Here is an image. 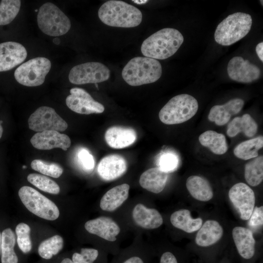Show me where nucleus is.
<instances>
[{
    "instance_id": "nucleus-28",
    "label": "nucleus",
    "mask_w": 263,
    "mask_h": 263,
    "mask_svg": "<svg viewBox=\"0 0 263 263\" xmlns=\"http://www.w3.org/2000/svg\"><path fill=\"white\" fill-rule=\"evenodd\" d=\"M201 144L208 148L213 153L222 155L227 150L225 136L215 131L209 130L202 133L199 137Z\"/></svg>"
},
{
    "instance_id": "nucleus-5",
    "label": "nucleus",
    "mask_w": 263,
    "mask_h": 263,
    "mask_svg": "<svg viewBox=\"0 0 263 263\" xmlns=\"http://www.w3.org/2000/svg\"><path fill=\"white\" fill-rule=\"evenodd\" d=\"M197 100L188 94H181L171 98L159 113L160 121L167 125L178 124L187 121L196 113Z\"/></svg>"
},
{
    "instance_id": "nucleus-10",
    "label": "nucleus",
    "mask_w": 263,
    "mask_h": 263,
    "mask_svg": "<svg viewBox=\"0 0 263 263\" xmlns=\"http://www.w3.org/2000/svg\"><path fill=\"white\" fill-rule=\"evenodd\" d=\"M29 128L38 132L47 131L63 132L68 128L67 122L51 107L38 108L28 119Z\"/></svg>"
},
{
    "instance_id": "nucleus-37",
    "label": "nucleus",
    "mask_w": 263,
    "mask_h": 263,
    "mask_svg": "<svg viewBox=\"0 0 263 263\" xmlns=\"http://www.w3.org/2000/svg\"><path fill=\"white\" fill-rule=\"evenodd\" d=\"M178 164L179 159L177 155L170 152L162 153L157 161L158 168L167 173L174 171Z\"/></svg>"
},
{
    "instance_id": "nucleus-7",
    "label": "nucleus",
    "mask_w": 263,
    "mask_h": 263,
    "mask_svg": "<svg viewBox=\"0 0 263 263\" xmlns=\"http://www.w3.org/2000/svg\"><path fill=\"white\" fill-rule=\"evenodd\" d=\"M19 196L28 210L38 217L51 221L59 217V211L56 204L34 188L22 187Z\"/></svg>"
},
{
    "instance_id": "nucleus-2",
    "label": "nucleus",
    "mask_w": 263,
    "mask_h": 263,
    "mask_svg": "<svg viewBox=\"0 0 263 263\" xmlns=\"http://www.w3.org/2000/svg\"><path fill=\"white\" fill-rule=\"evenodd\" d=\"M98 16L105 24L116 27L132 28L139 25L142 20L141 11L126 2L111 0L99 8Z\"/></svg>"
},
{
    "instance_id": "nucleus-12",
    "label": "nucleus",
    "mask_w": 263,
    "mask_h": 263,
    "mask_svg": "<svg viewBox=\"0 0 263 263\" xmlns=\"http://www.w3.org/2000/svg\"><path fill=\"white\" fill-rule=\"evenodd\" d=\"M228 196L234 206L238 210L241 218L243 220L249 219L255 202L253 190L246 184L238 183L231 188Z\"/></svg>"
},
{
    "instance_id": "nucleus-33",
    "label": "nucleus",
    "mask_w": 263,
    "mask_h": 263,
    "mask_svg": "<svg viewBox=\"0 0 263 263\" xmlns=\"http://www.w3.org/2000/svg\"><path fill=\"white\" fill-rule=\"evenodd\" d=\"M21 5L19 0H2L0 3V25L11 22L19 13Z\"/></svg>"
},
{
    "instance_id": "nucleus-11",
    "label": "nucleus",
    "mask_w": 263,
    "mask_h": 263,
    "mask_svg": "<svg viewBox=\"0 0 263 263\" xmlns=\"http://www.w3.org/2000/svg\"><path fill=\"white\" fill-rule=\"evenodd\" d=\"M66 99L67 107L72 111L80 114L101 113L104 111V106L94 100L91 95L83 89L74 88Z\"/></svg>"
},
{
    "instance_id": "nucleus-9",
    "label": "nucleus",
    "mask_w": 263,
    "mask_h": 263,
    "mask_svg": "<svg viewBox=\"0 0 263 263\" xmlns=\"http://www.w3.org/2000/svg\"><path fill=\"white\" fill-rule=\"evenodd\" d=\"M110 76V70L104 64L89 62L73 67L68 78L71 83L80 85L102 82L107 80Z\"/></svg>"
},
{
    "instance_id": "nucleus-34",
    "label": "nucleus",
    "mask_w": 263,
    "mask_h": 263,
    "mask_svg": "<svg viewBox=\"0 0 263 263\" xmlns=\"http://www.w3.org/2000/svg\"><path fill=\"white\" fill-rule=\"evenodd\" d=\"M27 180L39 189L54 194L60 191L58 184L48 177L37 173H31L27 176Z\"/></svg>"
},
{
    "instance_id": "nucleus-45",
    "label": "nucleus",
    "mask_w": 263,
    "mask_h": 263,
    "mask_svg": "<svg viewBox=\"0 0 263 263\" xmlns=\"http://www.w3.org/2000/svg\"><path fill=\"white\" fill-rule=\"evenodd\" d=\"M53 42L55 44H59L60 43V39L58 38H56L53 39Z\"/></svg>"
},
{
    "instance_id": "nucleus-14",
    "label": "nucleus",
    "mask_w": 263,
    "mask_h": 263,
    "mask_svg": "<svg viewBox=\"0 0 263 263\" xmlns=\"http://www.w3.org/2000/svg\"><path fill=\"white\" fill-rule=\"evenodd\" d=\"M27 55L25 48L18 42L0 43V72L10 70L21 63Z\"/></svg>"
},
{
    "instance_id": "nucleus-24",
    "label": "nucleus",
    "mask_w": 263,
    "mask_h": 263,
    "mask_svg": "<svg viewBox=\"0 0 263 263\" xmlns=\"http://www.w3.org/2000/svg\"><path fill=\"white\" fill-rule=\"evenodd\" d=\"M223 234V229L217 221L207 220L199 229L195 242L199 246H208L217 242Z\"/></svg>"
},
{
    "instance_id": "nucleus-23",
    "label": "nucleus",
    "mask_w": 263,
    "mask_h": 263,
    "mask_svg": "<svg viewBox=\"0 0 263 263\" xmlns=\"http://www.w3.org/2000/svg\"><path fill=\"white\" fill-rule=\"evenodd\" d=\"M129 189L130 186L127 184L110 189L102 196L100 202V208L105 211H114L127 199Z\"/></svg>"
},
{
    "instance_id": "nucleus-41",
    "label": "nucleus",
    "mask_w": 263,
    "mask_h": 263,
    "mask_svg": "<svg viewBox=\"0 0 263 263\" xmlns=\"http://www.w3.org/2000/svg\"><path fill=\"white\" fill-rule=\"evenodd\" d=\"M160 263H178L174 255L169 252L164 253L160 259Z\"/></svg>"
},
{
    "instance_id": "nucleus-3",
    "label": "nucleus",
    "mask_w": 263,
    "mask_h": 263,
    "mask_svg": "<svg viewBox=\"0 0 263 263\" xmlns=\"http://www.w3.org/2000/svg\"><path fill=\"white\" fill-rule=\"evenodd\" d=\"M162 73V66L158 60L146 56H137L131 59L125 66L122 76L129 85L138 86L156 81Z\"/></svg>"
},
{
    "instance_id": "nucleus-17",
    "label": "nucleus",
    "mask_w": 263,
    "mask_h": 263,
    "mask_svg": "<svg viewBox=\"0 0 263 263\" xmlns=\"http://www.w3.org/2000/svg\"><path fill=\"white\" fill-rule=\"evenodd\" d=\"M84 226L89 233L111 242L116 240V237L120 231V227L115 221L104 216L87 221Z\"/></svg>"
},
{
    "instance_id": "nucleus-46",
    "label": "nucleus",
    "mask_w": 263,
    "mask_h": 263,
    "mask_svg": "<svg viewBox=\"0 0 263 263\" xmlns=\"http://www.w3.org/2000/svg\"><path fill=\"white\" fill-rule=\"evenodd\" d=\"M132 1H134V2L138 4H143L146 3L148 0H132Z\"/></svg>"
},
{
    "instance_id": "nucleus-22",
    "label": "nucleus",
    "mask_w": 263,
    "mask_h": 263,
    "mask_svg": "<svg viewBox=\"0 0 263 263\" xmlns=\"http://www.w3.org/2000/svg\"><path fill=\"white\" fill-rule=\"evenodd\" d=\"M168 178V173L159 168H150L140 176L139 184L147 190L159 193L165 188Z\"/></svg>"
},
{
    "instance_id": "nucleus-8",
    "label": "nucleus",
    "mask_w": 263,
    "mask_h": 263,
    "mask_svg": "<svg viewBox=\"0 0 263 263\" xmlns=\"http://www.w3.org/2000/svg\"><path fill=\"white\" fill-rule=\"evenodd\" d=\"M51 62L44 57H37L20 65L15 71L16 80L20 84L35 87L43 83L50 70Z\"/></svg>"
},
{
    "instance_id": "nucleus-26",
    "label": "nucleus",
    "mask_w": 263,
    "mask_h": 263,
    "mask_svg": "<svg viewBox=\"0 0 263 263\" xmlns=\"http://www.w3.org/2000/svg\"><path fill=\"white\" fill-rule=\"evenodd\" d=\"M186 187L190 195L195 199L207 202L213 196V192L209 182L205 178L192 175L188 178Z\"/></svg>"
},
{
    "instance_id": "nucleus-36",
    "label": "nucleus",
    "mask_w": 263,
    "mask_h": 263,
    "mask_svg": "<svg viewBox=\"0 0 263 263\" xmlns=\"http://www.w3.org/2000/svg\"><path fill=\"white\" fill-rule=\"evenodd\" d=\"M16 233L17 243L20 249L24 253L30 252L32 247L30 236V226L24 223H20L16 227Z\"/></svg>"
},
{
    "instance_id": "nucleus-15",
    "label": "nucleus",
    "mask_w": 263,
    "mask_h": 263,
    "mask_svg": "<svg viewBox=\"0 0 263 263\" xmlns=\"http://www.w3.org/2000/svg\"><path fill=\"white\" fill-rule=\"evenodd\" d=\"M30 142L34 148L41 150L58 148L67 150L71 144L67 135L55 131L37 132L32 137Z\"/></svg>"
},
{
    "instance_id": "nucleus-44",
    "label": "nucleus",
    "mask_w": 263,
    "mask_h": 263,
    "mask_svg": "<svg viewBox=\"0 0 263 263\" xmlns=\"http://www.w3.org/2000/svg\"><path fill=\"white\" fill-rule=\"evenodd\" d=\"M60 263H73L72 260L69 258H65L63 259Z\"/></svg>"
},
{
    "instance_id": "nucleus-20",
    "label": "nucleus",
    "mask_w": 263,
    "mask_h": 263,
    "mask_svg": "<svg viewBox=\"0 0 263 263\" xmlns=\"http://www.w3.org/2000/svg\"><path fill=\"white\" fill-rule=\"evenodd\" d=\"M132 216L137 225L146 229L158 228L163 222L161 215L156 209L147 208L142 204L134 207Z\"/></svg>"
},
{
    "instance_id": "nucleus-38",
    "label": "nucleus",
    "mask_w": 263,
    "mask_h": 263,
    "mask_svg": "<svg viewBox=\"0 0 263 263\" xmlns=\"http://www.w3.org/2000/svg\"><path fill=\"white\" fill-rule=\"evenodd\" d=\"M98 255V252L96 249L82 248L80 253H75L73 255L72 261L73 263H93Z\"/></svg>"
},
{
    "instance_id": "nucleus-16",
    "label": "nucleus",
    "mask_w": 263,
    "mask_h": 263,
    "mask_svg": "<svg viewBox=\"0 0 263 263\" xmlns=\"http://www.w3.org/2000/svg\"><path fill=\"white\" fill-rule=\"evenodd\" d=\"M127 164L121 156L111 154L103 158L99 163L97 172L99 176L105 181L115 180L126 171Z\"/></svg>"
},
{
    "instance_id": "nucleus-6",
    "label": "nucleus",
    "mask_w": 263,
    "mask_h": 263,
    "mask_svg": "<svg viewBox=\"0 0 263 263\" xmlns=\"http://www.w3.org/2000/svg\"><path fill=\"white\" fill-rule=\"evenodd\" d=\"M37 22L43 33L53 37L65 34L71 25L68 17L57 6L49 2L40 7Z\"/></svg>"
},
{
    "instance_id": "nucleus-35",
    "label": "nucleus",
    "mask_w": 263,
    "mask_h": 263,
    "mask_svg": "<svg viewBox=\"0 0 263 263\" xmlns=\"http://www.w3.org/2000/svg\"><path fill=\"white\" fill-rule=\"evenodd\" d=\"M31 168L44 175L54 178H58L63 172L60 166L56 163H48L39 159L34 160L31 164Z\"/></svg>"
},
{
    "instance_id": "nucleus-40",
    "label": "nucleus",
    "mask_w": 263,
    "mask_h": 263,
    "mask_svg": "<svg viewBox=\"0 0 263 263\" xmlns=\"http://www.w3.org/2000/svg\"><path fill=\"white\" fill-rule=\"evenodd\" d=\"M249 225L253 227L262 226L263 224V207H255L250 217Z\"/></svg>"
},
{
    "instance_id": "nucleus-4",
    "label": "nucleus",
    "mask_w": 263,
    "mask_h": 263,
    "mask_svg": "<svg viewBox=\"0 0 263 263\" xmlns=\"http://www.w3.org/2000/svg\"><path fill=\"white\" fill-rule=\"evenodd\" d=\"M252 24L249 14L242 12L232 14L217 26L214 33L215 40L223 46L234 44L249 33Z\"/></svg>"
},
{
    "instance_id": "nucleus-48",
    "label": "nucleus",
    "mask_w": 263,
    "mask_h": 263,
    "mask_svg": "<svg viewBox=\"0 0 263 263\" xmlns=\"http://www.w3.org/2000/svg\"><path fill=\"white\" fill-rule=\"evenodd\" d=\"M1 234L0 233V250H1Z\"/></svg>"
},
{
    "instance_id": "nucleus-42",
    "label": "nucleus",
    "mask_w": 263,
    "mask_h": 263,
    "mask_svg": "<svg viewBox=\"0 0 263 263\" xmlns=\"http://www.w3.org/2000/svg\"><path fill=\"white\" fill-rule=\"evenodd\" d=\"M256 52L260 59L263 61V42H260L256 47Z\"/></svg>"
},
{
    "instance_id": "nucleus-43",
    "label": "nucleus",
    "mask_w": 263,
    "mask_h": 263,
    "mask_svg": "<svg viewBox=\"0 0 263 263\" xmlns=\"http://www.w3.org/2000/svg\"><path fill=\"white\" fill-rule=\"evenodd\" d=\"M123 263H144L142 260L138 257H132Z\"/></svg>"
},
{
    "instance_id": "nucleus-21",
    "label": "nucleus",
    "mask_w": 263,
    "mask_h": 263,
    "mask_svg": "<svg viewBox=\"0 0 263 263\" xmlns=\"http://www.w3.org/2000/svg\"><path fill=\"white\" fill-rule=\"evenodd\" d=\"M232 237L238 253L245 259L251 258L255 253V241L252 232L244 227L233 229Z\"/></svg>"
},
{
    "instance_id": "nucleus-1",
    "label": "nucleus",
    "mask_w": 263,
    "mask_h": 263,
    "mask_svg": "<svg viewBox=\"0 0 263 263\" xmlns=\"http://www.w3.org/2000/svg\"><path fill=\"white\" fill-rule=\"evenodd\" d=\"M184 41V37L177 29L166 28L153 33L144 41L141 51L146 57L165 59L173 56Z\"/></svg>"
},
{
    "instance_id": "nucleus-47",
    "label": "nucleus",
    "mask_w": 263,
    "mask_h": 263,
    "mask_svg": "<svg viewBox=\"0 0 263 263\" xmlns=\"http://www.w3.org/2000/svg\"><path fill=\"white\" fill-rule=\"evenodd\" d=\"M2 122V121H0V139L2 136V132H3V129L1 125V123Z\"/></svg>"
},
{
    "instance_id": "nucleus-19",
    "label": "nucleus",
    "mask_w": 263,
    "mask_h": 263,
    "mask_svg": "<svg viewBox=\"0 0 263 263\" xmlns=\"http://www.w3.org/2000/svg\"><path fill=\"white\" fill-rule=\"evenodd\" d=\"M137 134L131 128L113 126L109 128L105 134L107 144L113 149H122L130 146L136 141Z\"/></svg>"
},
{
    "instance_id": "nucleus-30",
    "label": "nucleus",
    "mask_w": 263,
    "mask_h": 263,
    "mask_svg": "<svg viewBox=\"0 0 263 263\" xmlns=\"http://www.w3.org/2000/svg\"><path fill=\"white\" fill-rule=\"evenodd\" d=\"M15 235L9 228L5 229L1 234V263H18V258L14 251Z\"/></svg>"
},
{
    "instance_id": "nucleus-27",
    "label": "nucleus",
    "mask_w": 263,
    "mask_h": 263,
    "mask_svg": "<svg viewBox=\"0 0 263 263\" xmlns=\"http://www.w3.org/2000/svg\"><path fill=\"white\" fill-rule=\"evenodd\" d=\"M170 220L174 227L188 233L198 230L203 223L201 218H192L190 211L186 209L173 212L171 215Z\"/></svg>"
},
{
    "instance_id": "nucleus-31",
    "label": "nucleus",
    "mask_w": 263,
    "mask_h": 263,
    "mask_svg": "<svg viewBox=\"0 0 263 263\" xmlns=\"http://www.w3.org/2000/svg\"><path fill=\"white\" fill-rule=\"evenodd\" d=\"M244 178L250 186H258L263 180V156H259L248 162L244 166Z\"/></svg>"
},
{
    "instance_id": "nucleus-39",
    "label": "nucleus",
    "mask_w": 263,
    "mask_h": 263,
    "mask_svg": "<svg viewBox=\"0 0 263 263\" xmlns=\"http://www.w3.org/2000/svg\"><path fill=\"white\" fill-rule=\"evenodd\" d=\"M78 161L81 168L86 171L93 169L94 166V160L93 156L88 150L82 148L77 153Z\"/></svg>"
},
{
    "instance_id": "nucleus-13",
    "label": "nucleus",
    "mask_w": 263,
    "mask_h": 263,
    "mask_svg": "<svg viewBox=\"0 0 263 263\" xmlns=\"http://www.w3.org/2000/svg\"><path fill=\"white\" fill-rule=\"evenodd\" d=\"M227 71L232 80L242 83H250L257 80L261 71L256 65L241 56H235L229 61Z\"/></svg>"
},
{
    "instance_id": "nucleus-29",
    "label": "nucleus",
    "mask_w": 263,
    "mask_h": 263,
    "mask_svg": "<svg viewBox=\"0 0 263 263\" xmlns=\"http://www.w3.org/2000/svg\"><path fill=\"white\" fill-rule=\"evenodd\" d=\"M263 147V137L260 136L239 144L234 149V155L238 158L247 160L258 156V150Z\"/></svg>"
},
{
    "instance_id": "nucleus-32",
    "label": "nucleus",
    "mask_w": 263,
    "mask_h": 263,
    "mask_svg": "<svg viewBox=\"0 0 263 263\" xmlns=\"http://www.w3.org/2000/svg\"><path fill=\"white\" fill-rule=\"evenodd\" d=\"M63 246V238L56 235L43 241L38 246V252L41 257L48 260L57 254Z\"/></svg>"
},
{
    "instance_id": "nucleus-18",
    "label": "nucleus",
    "mask_w": 263,
    "mask_h": 263,
    "mask_svg": "<svg viewBox=\"0 0 263 263\" xmlns=\"http://www.w3.org/2000/svg\"><path fill=\"white\" fill-rule=\"evenodd\" d=\"M244 103L243 99L234 98L224 105H215L211 108L208 118L218 126L224 125L228 122L231 116L241 111Z\"/></svg>"
},
{
    "instance_id": "nucleus-25",
    "label": "nucleus",
    "mask_w": 263,
    "mask_h": 263,
    "mask_svg": "<svg viewBox=\"0 0 263 263\" xmlns=\"http://www.w3.org/2000/svg\"><path fill=\"white\" fill-rule=\"evenodd\" d=\"M258 130V125L249 114H244L242 116H237L233 119L228 124L227 135L231 137L243 132L248 137L253 136Z\"/></svg>"
}]
</instances>
